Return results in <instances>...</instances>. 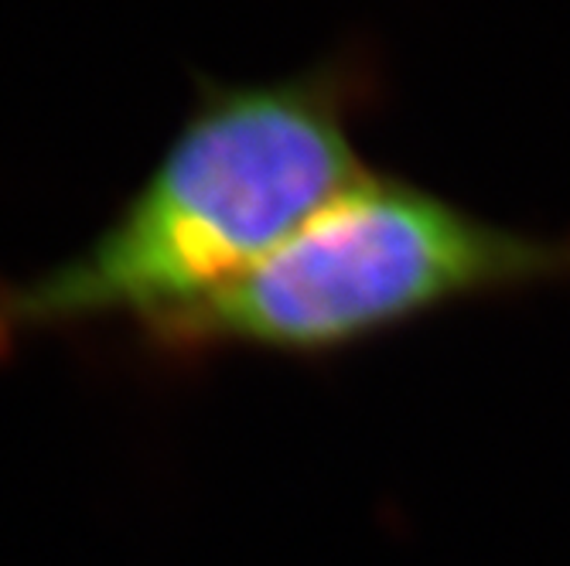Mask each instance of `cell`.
I'll return each mask as SVG.
<instances>
[{
    "label": "cell",
    "instance_id": "6da1fadb",
    "mask_svg": "<svg viewBox=\"0 0 570 566\" xmlns=\"http://www.w3.org/2000/svg\"><path fill=\"white\" fill-rule=\"evenodd\" d=\"M376 92V62L355 51L271 82H205L107 226L56 267L0 284V355L107 321L140 331L239 280L370 175L355 127Z\"/></svg>",
    "mask_w": 570,
    "mask_h": 566
},
{
    "label": "cell",
    "instance_id": "7a4b0ae2",
    "mask_svg": "<svg viewBox=\"0 0 570 566\" xmlns=\"http://www.w3.org/2000/svg\"><path fill=\"white\" fill-rule=\"evenodd\" d=\"M570 287V232L492 222L400 175H366L267 260L140 328L154 355H342L464 307Z\"/></svg>",
    "mask_w": 570,
    "mask_h": 566
}]
</instances>
